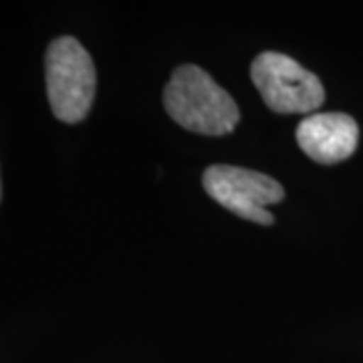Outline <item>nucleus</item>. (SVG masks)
Masks as SVG:
<instances>
[{
  "label": "nucleus",
  "mask_w": 363,
  "mask_h": 363,
  "mask_svg": "<svg viewBox=\"0 0 363 363\" xmlns=\"http://www.w3.org/2000/svg\"><path fill=\"white\" fill-rule=\"evenodd\" d=\"M298 147L317 164H339L353 156L359 143V125L347 113H311L297 125Z\"/></svg>",
  "instance_id": "39448f33"
},
{
  "label": "nucleus",
  "mask_w": 363,
  "mask_h": 363,
  "mask_svg": "<svg viewBox=\"0 0 363 363\" xmlns=\"http://www.w3.org/2000/svg\"><path fill=\"white\" fill-rule=\"evenodd\" d=\"M250 79L264 104L277 113H309L325 101L321 79L283 52H260L250 65Z\"/></svg>",
  "instance_id": "7ed1b4c3"
},
{
  "label": "nucleus",
  "mask_w": 363,
  "mask_h": 363,
  "mask_svg": "<svg viewBox=\"0 0 363 363\" xmlns=\"http://www.w3.org/2000/svg\"><path fill=\"white\" fill-rule=\"evenodd\" d=\"M202 184L208 196L220 206L257 224H272L274 218L267 206L279 204L285 198L283 186L274 178L236 166H210L202 176Z\"/></svg>",
  "instance_id": "20e7f679"
},
{
  "label": "nucleus",
  "mask_w": 363,
  "mask_h": 363,
  "mask_svg": "<svg viewBox=\"0 0 363 363\" xmlns=\"http://www.w3.org/2000/svg\"><path fill=\"white\" fill-rule=\"evenodd\" d=\"M45 69L47 95L55 117L65 123L83 121L97 87V73L87 49L73 37H59L47 49Z\"/></svg>",
  "instance_id": "f03ea898"
},
{
  "label": "nucleus",
  "mask_w": 363,
  "mask_h": 363,
  "mask_svg": "<svg viewBox=\"0 0 363 363\" xmlns=\"http://www.w3.org/2000/svg\"><path fill=\"white\" fill-rule=\"evenodd\" d=\"M164 107L184 130L202 135H226L240 119L238 105L228 91L196 65L174 71L164 89Z\"/></svg>",
  "instance_id": "f257e3e1"
}]
</instances>
